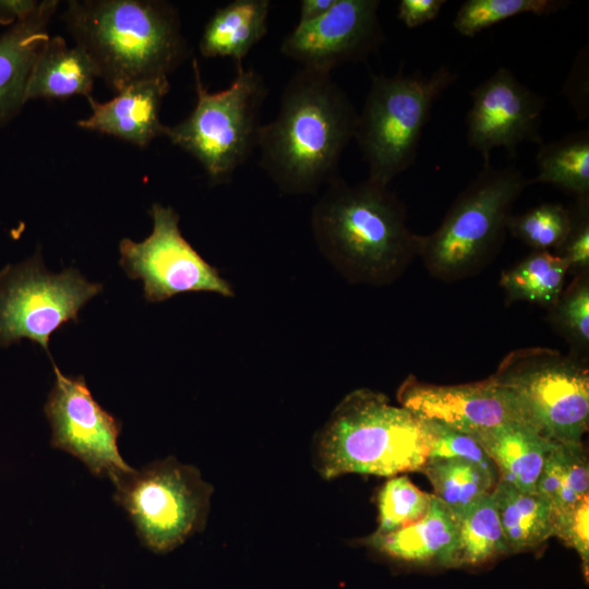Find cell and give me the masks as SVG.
<instances>
[{"instance_id":"cell-1","label":"cell","mask_w":589,"mask_h":589,"mask_svg":"<svg viewBox=\"0 0 589 589\" xmlns=\"http://www.w3.org/2000/svg\"><path fill=\"white\" fill-rule=\"evenodd\" d=\"M358 111L330 73L300 68L287 82L276 117L261 124L260 167L289 195L313 194L339 177Z\"/></svg>"},{"instance_id":"cell-2","label":"cell","mask_w":589,"mask_h":589,"mask_svg":"<svg viewBox=\"0 0 589 589\" xmlns=\"http://www.w3.org/2000/svg\"><path fill=\"white\" fill-rule=\"evenodd\" d=\"M311 231L327 262L350 284L387 286L420 257L424 236L407 225L404 203L388 187L338 177L311 212Z\"/></svg>"},{"instance_id":"cell-3","label":"cell","mask_w":589,"mask_h":589,"mask_svg":"<svg viewBox=\"0 0 589 589\" xmlns=\"http://www.w3.org/2000/svg\"><path fill=\"white\" fill-rule=\"evenodd\" d=\"M67 27L112 89L167 76L188 57L176 8L156 0L69 1Z\"/></svg>"},{"instance_id":"cell-4","label":"cell","mask_w":589,"mask_h":589,"mask_svg":"<svg viewBox=\"0 0 589 589\" xmlns=\"http://www.w3.org/2000/svg\"><path fill=\"white\" fill-rule=\"evenodd\" d=\"M426 460L420 419L369 388L347 394L312 442V465L325 480L349 473L390 478L421 471Z\"/></svg>"},{"instance_id":"cell-5","label":"cell","mask_w":589,"mask_h":589,"mask_svg":"<svg viewBox=\"0 0 589 589\" xmlns=\"http://www.w3.org/2000/svg\"><path fill=\"white\" fill-rule=\"evenodd\" d=\"M528 185L529 179L515 166L483 164L441 225L424 236L420 259L429 274L453 283L486 266L504 241L514 203Z\"/></svg>"},{"instance_id":"cell-6","label":"cell","mask_w":589,"mask_h":589,"mask_svg":"<svg viewBox=\"0 0 589 589\" xmlns=\"http://www.w3.org/2000/svg\"><path fill=\"white\" fill-rule=\"evenodd\" d=\"M456 79L448 65L429 75L400 70L390 76H372L354 133L368 165V180L388 187L414 163L432 108Z\"/></svg>"},{"instance_id":"cell-7","label":"cell","mask_w":589,"mask_h":589,"mask_svg":"<svg viewBox=\"0 0 589 589\" xmlns=\"http://www.w3.org/2000/svg\"><path fill=\"white\" fill-rule=\"evenodd\" d=\"M192 68L195 106L184 120L166 125L165 136L192 155L212 183H227L256 147L259 115L267 87L254 69L238 65L229 86L212 93L203 84L195 58Z\"/></svg>"},{"instance_id":"cell-8","label":"cell","mask_w":589,"mask_h":589,"mask_svg":"<svg viewBox=\"0 0 589 589\" xmlns=\"http://www.w3.org/2000/svg\"><path fill=\"white\" fill-rule=\"evenodd\" d=\"M517 401L525 421L546 438L582 444L589 425L587 361L544 347L507 353L491 375Z\"/></svg>"},{"instance_id":"cell-9","label":"cell","mask_w":589,"mask_h":589,"mask_svg":"<svg viewBox=\"0 0 589 589\" xmlns=\"http://www.w3.org/2000/svg\"><path fill=\"white\" fill-rule=\"evenodd\" d=\"M113 498L148 550L164 554L204 530L214 492L201 471L173 456L120 477Z\"/></svg>"},{"instance_id":"cell-10","label":"cell","mask_w":589,"mask_h":589,"mask_svg":"<svg viewBox=\"0 0 589 589\" xmlns=\"http://www.w3.org/2000/svg\"><path fill=\"white\" fill-rule=\"evenodd\" d=\"M103 290L77 269L48 272L39 251L32 257L0 271V348L23 338L39 344L49 356V340ZM50 357V356H49Z\"/></svg>"},{"instance_id":"cell-11","label":"cell","mask_w":589,"mask_h":589,"mask_svg":"<svg viewBox=\"0 0 589 589\" xmlns=\"http://www.w3.org/2000/svg\"><path fill=\"white\" fill-rule=\"evenodd\" d=\"M151 235L141 242L120 241V266L132 279L143 281L144 298L161 302L176 294L211 291L233 297L231 285L184 239L179 214L171 206L153 204Z\"/></svg>"},{"instance_id":"cell-12","label":"cell","mask_w":589,"mask_h":589,"mask_svg":"<svg viewBox=\"0 0 589 589\" xmlns=\"http://www.w3.org/2000/svg\"><path fill=\"white\" fill-rule=\"evenodd\" d=\"M51 362L56 381L44 407L51 426V446L115 483L133 470L119 452L121 422L94 399L84 376L64 375Z\"/></svg>"},{"instance_id":"cell-13","label":"cell","mask_w":589,"mask_h":589,"mask_svg":"<svg viewBox=\"0 0 589 589\" xmlns=\"http://www.w3.org/2000/svg\"><path fill=\"white\" fill-rule=\"evenodd\" d=\"M378 0H335L321 17L298 23L286 35L280 52L305 69L330 73L347 62L374 53L385 40Z\"/></svg>"},{"instance_id":"cell-14","label":"cell","mask_w":589,"mask_h":589,"mask_svg":"<svg viewBox=\"0 0 589 589\" xmlns=\"http://www.w3.org/2000/svg\"><path fill=\"white\" fill-rule=\"evenodd\" d=\"M470 95L467 139L483 156V164L490 163L495 147L515 155L524 142L543 143L540 128L545 100L508 69L498 68Z\"/></svg>"},{"instance_id":"cell-15","label":"cell","mask_w":589,"mask_h":589,"mask_svg":"<svg viewBox=\"0 0 589 589\" xmlns=\"http://www.w3.org/2000/svg\"><path fill=\"white\" fill-rule=\"evenodd\" d=\"M397 399L418 418L469 435L505 423L526 422L513 395L492 376L467 384L437 385L409 375L399 386Z\"/></svg>"},{"instance_id":"cell-16","label":"cell","mask_w":589,"mask_h":589,"mask_svg":"<svg viewBox=\"0 0 589 589\" xmlns=\"http://www.w3.org/2000/svg\"><path fill=\"white\" fill-rule=\"evenodd\" d=\"M169 88L168 77L157 76L132 83L105 103L91 96L92 113L77 125L146 147L157 136H165L159 111Z\"/></svg>"},{"instance_id":"cell-17","label":"cell","mask_w":589,"mask_h":589,"mask_svg":"<svg viewBox=\"0 0 589 589\" xmlns=\"http://www.w3.org/2000/svg\"><path fill=\"white\" fill-rule=\"evenodd\" d=\"M359 542L390 561L452 567L457 519L432 494L430 507L419 520L392 532H373Z\"/></svg>"},{"instance_id":"cell-18","label":"cell","mask_w":589,"mask_h":589,"mask_svg":"<svg viewBox=\"0 0 589 589\" xmlns=\"http://www.w3.org/2000/svg\"><path fill=\"white\" fill-rule=\"evenodd\" d=\"M57 7L56 0L40 1L32 15L0 35V128L26 103L27 82L41 48L50 37L47 28Z\"/></svg>"},{"instance_id":"cell-19","label":"cell","mask_w":589,"mask_h":589,"mask_svg":"<svg viewBox=\"0 0 589 589\" xmlns=\"http://www.w3.org/2000/svg\"><path fill=\"white\" fill-rule=\"evenodd\" d=\"M497 468L500 479L536 492L544 460L555 442L526 422H510L471 435Z\"/></svg>"},{"instance_id":"cell-20","label":"cell","mask_w":589,"mask_h":589,"mask_svg":"<svg viewBox=\"0 0 589 589\" xmlns=\"http://www.w3.org/2000/svg\"><path fill=\"white\" fill-rule=\"evenodd\" d=\"M96 65L79 46L70 47L60 36L49 37L29 75L25 101L37 98L91 97Z\"/></svg>"},{"instance_id":"cell-21","label":"cell","mask_w":589,"mask_h":589,"mask_svg":"<svg viewBox=\"0 0 589 589\" xmlns=\"http://www.w3.org/2000/svg\"><path fill=\"white\" fill-rule=\"evenodd\" d=\"M268 0H233L205 24L199 48L206 58H231L242 65L251 49L267 34Z\"/></svg>"},{"instance_id":"cell-22","label":"cell","mask_w":589,"mask_h":589,"mask_svg":"<svg viewBox=\"0 0 589 589\" xmlns=\"http://www.w3.org/2000/svg\"><path fill=\"white\" fill-rule=\"evenodd\" d=\"M491 494L510 552L533 549L553 537L555 510L544 497L501 480Z\"/></svg>"},{"instance_id":"cell-23","label":"cell","mask_w":589,"mask_h":589,"mask_svg":"<svg viewBox=\"0 0 589 589\" xmlns=\"http://www.w3.org/2000/svg\"><path fill=\"white\" fill-rule=\"evenodd\" d=\"M421 471L434 496L458 517L490 494L497 480L495 470L460 458L428 459Z\"/></svg>"},{"instance_id":"cell-24","label":"cell","mask_w":589,"mask_h":589,"mask_svg":"<svg viewBox=\"0 0 589 589\" xmlns=\"http://www.w3.org/2000/svg\"><path fill=\"white\" fill-rule=\"evenodd\" d=\"M568 263L550 251H534L501 274L498 285L506 302L527 301L548 309L564 289Z\"/></svg>"},{"instance_id":"cell-25","label":"cell","mask_w":589,"mask_h":589,"mask_svg":"<svg viewBox=\"0 0 589 589\" xmlns=\"http://www.w3.org/2000/svg\"><path fill=\"white\" fill-rule=\"evenodd\" d=\"M538 173L529 184H554L577 199L589 197V131L565 135L540 144L537 155Z\"/></svg>"},{"instance_id":"cell-26","label":"cell","mask_w":589,"mask_h":589,"mask_svg":"<svg viewBox=\"0 0 589 589\" xmlns=\"http://www.w3.org/2000/svg\"><path fill=\"white\" fill-rule=\"evenodd\" d=\"M456 519L457 542L452 567L477 566L510 553L491 493Z\"/></svg>"},{"instance_id":"cell-27","label":"cell","mask_w":589,"mask_h":589,"mask_svg":"<svg viewBox=\"0 0 589 589\" xmlns=\"http://www.w3.org/2000/svg\"><path fill=\"white\" fill-rule=\"evenodd\" d=\"M536 493L554 509L589 495V464L584 444L554 443L536 484Z\"/></svg>"},{"instance_id":"cell-28","label":"cell","mask_w":589,"mask_h":589,"mask_svg":"<svg viewBox=\"0 0 589 589\" xmlns=\"http://www.w3.org/2000/svg\"><path fill=\"white\" fill-rule=\"evenodd\" d=\"M551 327L569 345V353L588 361L589 271L576 273L555 303L549 308Z\"/></svg>"},{"instance_id":"cell-29","label":"cell","mask_w":589,"mask_h":589,"mask_svg":"<svg viewBox=\"0 0 589 589\" xmlns=\"http://www.w3.org/2000/svg\"><path fill=\"white\" fill-rule=\"evenodd\" d=\"M561 0H467L453 22L462 36L472 37L483 29L520 14L550 15L568 5Z\"/></svg>"},{"instance_id":"cell-30","label":"cell","mask_w":589,"mask_h":589,"mask_svg":"<svg viewBox=\"0 0 589 589\" xmlns=\"http://www.w3.org/2000/svg\"><path fill=\"white\" fill-rule=\"evenodd\" d=\"M572 228V212L560 203H542L508 219L507 230L534 251L563 245Z\"/></svg>"},{"instance_id":"cell-31","label":"cell","mask_w":589,"mask_h":589,"mask_svg":"<svg viewBox=\"0 0 589 589\" xmlns=\"http://www.w3.org/2000/svg\"><path fill=\"white\" fill-rule=\"evenodd\" d=\"M431 500L432 494L419 490L408 477L388 478L376 496L378 525L374 532H392L419 520Z\"/></svg>"},{"instance_id":"cell-32","label":"cell","mask_w":589,"mask_h":589,"mask_svg":"<svg viewBox=\"0 0 589 589\" xmlns=\"http://www.w3.org/2000/svg\"><path fill=\"white\" fill-rule=\"evenodd\" d=\"M420 421L428 459L460 458L494 469V464L471 435L435 421L425 419Z\"/></svg>"},{"instance_id":"cell-33","label":"cell","mask_w":589,"mask_h":589,"mask_svg":"<svg viewBox=\"0 0 589 589\" xmlns=\"http://www.w3.org/2000/svg\"><path fill=\"white\" fill-rule=\"evenodd\" d=\"M553 536L576 550L581 558L585 575L589 566V495L577 503L554 509Z\"/></svg>"},{"instance_id":"cell-34","label":"cell","mask_w":589,"mask_h":589,"mask_svg":"<svg viewBox=\"0 0 589 589\" xmlns=\"http://www.w3.org/2000/svg\"><path fill=\"white\" fill-rule=\"evenodd\" d=\"M570 212L572 228L558 255L566 260L569 269L589 271V197L577 199L576 209Z\"/></svg>"},{"instance_id":"cell-35","label":"cell","mask_w":589,"mask_h":589,"mask_svg":"<svg viewBox=\"0 0 589 589\" xmlns=\"http://www.w3.org/2000/svg\"><path fill=\"white\" fill-rule=\"evenodd\" d=\"M444 0H401L398 3L397 16L409 28L418 27L434 20Z\"/></svg>"},{"instance_id":"cell-36","label":"cell","mask_w":589,"mask_h":589,"mask_svg":"<svg viewBox=\"0 0 589 589\" xmlns=\"http://www.w3.org/2000/svg\"><path fill=\"white\" fill-rule=\"evenodd\" d=\"M39 4L36 0H0V24L10 27L32 15Z\"/></svg>"},{"instance_id":"cell-37","label":"cell","mask_w":589,"mask_h":589,"mask_svg":"<svg viewBox=\"0 0 589 589\" xmlns=\"http://www.w3.org/2000/svg\"><path fill=\"white\" fill-rule=\"evenodd\" d=\"M334 2L335 0H301L298 23H308L321 17Z\"/></svg>"}]
</instances>
